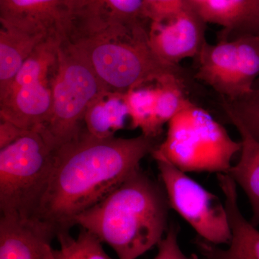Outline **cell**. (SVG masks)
<instances>
[{"instance_id":"6da1fadb","label":"cell","mask_w":259,"mask_h":259,"mask_svg":"<svg viewBox=\"0 0 259 259\" xmlns=\"http://www.w3.org/2000/svg\"><path fill=\"white\" fill-rule=\"evenodd\" d=\"M158 145L156 139L143 134L100 139L83 129L56 150L51 176L32 218L57 237L69 233L78 215L105 199Z\"/></svg>"},{"instance_id":"7a4b0ae2","label":"cell","mask_w":259,"mask_h":259,"mask_svg":"<svg viewBox=\"0 0 259 259\" xmlns=\"http://www.w3.org/2000/svg\"><path fill=\"white\" fill-rule=\"evenodd\" d=\"M169 208L163 185L139 167L75 223L110 245L119 259H136L161 241Z\"/></svg>"},{"instance_id":"3957f363","label":"cell","mask_w":259,"mask_h":259,"mask_svg":"<svg viewBox=\"0 0 259 259\" xmlns=\"http://www.w3.org/2000/svg\"><path fill=\"white\" fill-rule=\"evenodd\" d=\"M148 28L105 32L71 42L79 48L108 92L125 93L173 79L192 82L182 66L166 64L154 54L148 40Z\"/></svg>"},{"instance_id":"277c9868","label":"cell","mask_w":259,"mask_h":259,"mask_svg":"<svg viewBox=\"0 0 259 259\" xmlns=\"http://www.w3.org/2000/svg\"><path fill=\"white\" fill-rule=\"evenodd\" d=\"M241 141H234L210 114L191 100L168 122L166 139L153 151L156 161L181 171L228 173Z\"/></svg>"},{"instance_id":"5b68a950","label":"cell","mask_w":259,"mask_h":259,"mask_svg":"<svg viewBox=\"0 0 259 259\" xmlns=\"http://www.w3.org/2000/svg\"><path fill=\"white\" fill-rule=\"evenodd\" d=\"M105 92L108 91L79 48L63 40L53 81L50 118L39 130L54 149L79 136L89 107Z\"/></svg>"},{"instance_id":"8992f818","label":"cell","mask_w":259,"mask_h":259,"mask_svg":"<svg viewBox=\"0 0 259 259\" xmlns=\"http://www.w3.org/2000/svg\"><path fill=\"white\" fill-rule=\"evenodd\" d=\"M56 151L39 130L1 148L2 214L32 218L51 176Z\"/></svg>"},{"instance_id":"52a82bcc","label":"cell","mask_w":259,"mask_h":259,"mask_svg":"<svg viewBox=\"0 0 259 259\" xmlns=\"http://www.w3.org/2000/svg\"><path fill=\"white\" fill-rule=\"evenodd\" d=\"M62 39L40 42L8 88L0 93V117L25 131L41 129L50 118L52 85Z\"/></svg>"},{"instance_id":"ba28073f","label":"cell","mask_w":259,"mask_h":259,"mask_svg":"<svg viewBox=\"0 0 259 259\" xmlns=\"http://www.w3.org/2000/svg\"><path fill=\"white\" fill-rule=\"evenodd\" d=\"M195 60L193 79L210 87L222 100L236 101L253 90L259 77V34L207 41Z\"/></svg>"},{"instance_id":"9c48e42d","label":"cell","mask_w":259,"mask_h":259,"mask_svg":"<svg viewBox=\"0 0 259 259\" xmlns=\"http://www.w3.org/2000/svg\"><path fill=\"white\" fill-rule=\"evenodd\" d=\"M156 161L170 207L205 241L230 244L231 227L221 199L168 162Z\"/></svg>"},{"instance_id":"30bf717a","label":"cell","mask_w":259,"mask_h":259,"mask_svg":"<svg viewBox=\"0 0 259 259\" xmlns=\"http://www.w3.org/2000/svg\"><path fill=\"white\" fill-rule=\"evenodd\" d=\"M144 0H70L71 42L112 31L148 28Z\"/></svg>"},{"instance_id":"8fae6325","label":"cell","mask_w":259,"mask_h":259,"mask_svg":"<svg viewBox=\"0 0 259 259\" xmlns=\"http://www.w3.org/2000/svg\"><path fill=\"white\" fill-rule=\"evenodd\" d=\"M206 24L187 0L176 14L150 23V47L163 62L180 66L181 61L186 59H195L207 42Z\"/></svg>"},{"instance_id":"7c38bea8","label":"cell","mask_w":259,"mask_h":259,"mask_svg":"<svg viewBox=\"0 0 259 259\" xmlns=\"http://www.w3.org/2000/svg\"><path fill=\"white\" fill-rule=\"evenodd\" d=\"M0 24L36 36L67 39L70 0H0Z\"/></svg>"},{"instance_id":"4fadbf2b","label":"cell","mask_w":259,"mask_h":259,"mask_svg":"<svg viewBox=\"0 0 259 259\" xmlns=\"http://www.w3.org/2000/svg\"><path fill=\"white\" fill-rule=\"evenodd\" d=\"M217 177L231 229L229 248L222 249L199 236L194 239V244L202 259H259V231L242 214L236 182L227 173L218 174Z\"/></svg>"},{"instance_id":"5bb4252c","label":"cell","mask_w":259,"mask_h":259,"mask_svg":"<svg viewBox=\"0 0 259 259\" xmlns=\"http://www.w3.org/2000/svg\"><path fill=\"white\" fill-rule=\"evenodd\" d=\"M1 215L0 259H56L52 230L33 218Z\"/></svg>"},{"instance_id":"9a60e30c","label":"cell","mask_w":259,"mask_h":259,"mask_svg":"<svg viewBox=\"0 0 259 259\" xmlns=\"http://www.w3.org/2000/svg\"><path fill=\"white\" fill-rule=\"evenodd\" d=\"M226 115L241 135L242 144L239 160L227 174L246 194L253 212L250 223L257 227L259 226V141L236 117L230 114Z\"/></svg>"},{"instance_id":"2e32d148","label":"cell","mask_w":259,"mask_h":259,"mask_svg":"<svg viewBox=\"0 0 259 259\" xmlns=\"http://www.w3.org/2000/svg\"><path fill=\"white\" fill-rule=\"evenodd\" d=\"M128 118L124 93L105 92L94 100L87 110L83 129L97 139H111L117 131L125 128Z\"/></svg>"},{"instance_id":"e0dca14e","label":"cell","mask_w":259,"mask_h":259,"mask_svg":"<svg viewBox=\"0 0 259 259\" xmlns=\"http://www.w3.org/2000/svg\"><path fill=\"white\" fill-rule=\"evenodd\" d=\"M45 39L47 38L30 35L8 25H1L0 93L8 88L24 62Z\"/></svg>"},{"instance_id":"ac0fdd59","label":"cell","mask_w":259,"mask_h":259,"mask_svg":"<svg viewBox=\"0 0 259 259\" xmlns=\"http://www.w3.org/2000/svg\"><path fill=\"white\" fill-rule=\"evenodd\" d=\"M155 84L131 89L124 93V98L128 108L130 127L140 128L144 136L157 139L161 134L155 125Z\"/></svg>"},{"instance_id":"d6986e66","label":"cell","mask_w":259,"mask_h":259,"mask_svg":"<svg viewBox=\"0 0 259 259\" xmlns=\"http://www.w3.org/2000/svg\"><path fill=\"white\" fill-rule=\"evenodd\" d=\"M207 23L228 31L237 26L244 13L245 0H189Z\"/></svg>"},{"instance_id":"ffe728a7","label":"cell","mask_w":259,"mask_h":259,"mask_svg":"<svg viewBox=\"0 0 259 259\" xmlns=\"http://www.w3.org/2000/svg\"><path fill=\"white\" fill-rule=\"evenodd\" d=\"M221 105L225 113L236 117L259 141V88H253L248 95L236 101L229 102L222 100Z\"/></svg>"},{"instance_id":"44dd1931","label":"cell","mask_w":259,"mask_h":259,"mask_svg":"<svg viewBox=\"0 0 259 259\" xmlns=\"http://www.w3.org/2000/svg\"><path fill=\"white\" fill-rule=\"evenodd\" d=\"M57 238L66 243L75 259H112L105 253L102 242L87 230H81L76 239L69 233L59 235Z\"/></svg>"},{"instance_id":"7402d4cb","label":"cell","mask_w":259,"mask_h":259,"mask_svg":"<svg viewBox=\"0 0 259 259\" xmlns=\"http://www.w3.org/2000/svg\"><path fill=\"white\" fill-rule=\"evenodd\" d=\"M245 34H259V0H245L244 13L236 27L219 31L218 40H232Z\"/></svg>"},{"instance_id":"603a6c76","label":"cell","mask_w":259,"mask_h":259,"mask_svg":"<svg viewBox=\"0 0 259 259\" xmlns=\"http://www.w3.org/2000/svg\"><path fill=\"white\" fill-rule=\"evenodd\" d=\"M187 0H144V15L148 21L157 22L176 14Z\"/></svg>"},{"instance_id":"cb8c5ba5","label":"cell","mask_w":259,"mask_h":259,"mask_svg":"<svg viewBox=\"0 0 259 259\" xmlns=\"http://www.w3.org/2000/svg\"><path fill=\"white\" fill-rule=\"evenodd\" d=\"M180 228L172 224L166 231V236L158 244V253L153 259H197L195 255L187 256L180 249L178 243Z\"/></svg>"},{"instance_id":"d4e9b609","label":"cell","mask_w":259,"mask_h":259,"mask_svg":"<svg viewBox=\"0 0 259 259\" xmlns=\"http://www.w3.org/2000/svg\"><path fill=\"white\" fill-rule=\"evenodd\" d=\"M28 131L20 128L9 121L1 120L0 123V148L6 147L24 136Z\"/></svg>"},{"instance_id":"484cf974","label":"cell","mask_w":259,"mask_h":259,"mask_svg":"<svg viewBox=\"0 0 259 259\" xmlns=\"http://www.w3.org/2000/svg\"><path fill=\"white\" fill-rule=\"evenodd\" d=\"M59 241L60 243V248L55 250L56 259H75L66 243L61 240H59Z\"/></svg>"},{"instance_id":"4316f807","label":"cell","mask_w":259,"mask_h":259,"mask_svg":"<svg viewBox=\"0 0 259 259\" xmlns=\"http://www.w3.org/2000/svg\"><path fill=\"white\" fill-rule=\"evenodd\" d=\"M259 88V77L257 79L256 81L254 83V88Z\"/></svg>"}]
</instances>
